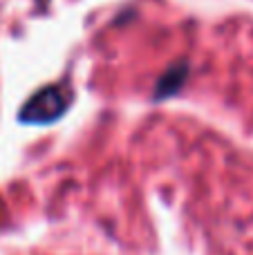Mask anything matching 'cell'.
Instances as JSON below:
<instances>
[{"label":"cell","mask_w":253,"mask_h":255,"mask_svg":"<svg viewBox=\"0 0 253 255\" xmlns=\"http://www.w3.org/2000/svg\"><path fill=\"white\" fill-rule=\"evenodd\" d=\"M70 90L65 85H47L45 90L36 92L29 101L25 103L20 112V121L22 124H52L58 117H63V112L70 106Z\"/></svg>","instance_id":"cell-1"}]
</instances>
